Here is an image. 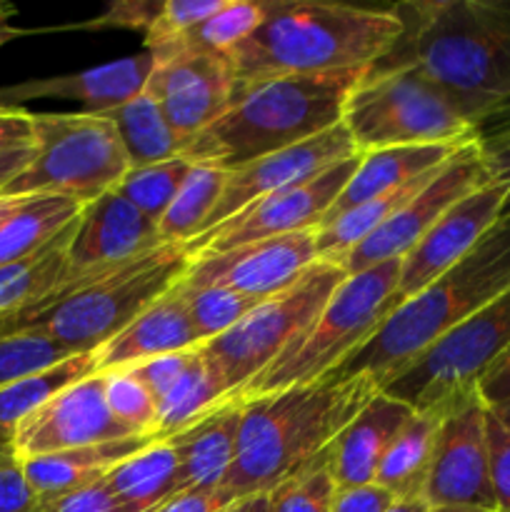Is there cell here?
<instances>
[{
    "mask_svg": "<svg viewBox=\"0 0 510 512\" xmlns=\"http://www.w3.org/2000/svg\"><path fill=\"white\" fill-rule=\"evenodd\" d=\"M230 503L233 500L220 488H188L145 512H223Z\"/></svg>",
    "mask_w": 510,
    "mask_h": 512,
    "instance_id": "cell-47",
    "label": "cell"
},
{
    "mask_svg": "<svg viewBox=\"0 0 510 512\" xmlns=\"http://www.w3.org/2000/svg\"><path fill=\"white\" fill-rule=\"evenodd\" d=\"M223 512H268V493L235 500V503H230Z\"/></svg>",
    "mask_w": 510,
    "mask_h": 512,
    "instance_id": "cell-55",
    "label": "cell"
},
{
    "mask_svg": "<svg viewBox=\"0 0 510 512\" xmlns=\"http://www.w3.org/2000/svg\"><path fill=\"white\" fill-rule=\"evenodd\" d=\"M73 358L70 350L38 333L0 335V388Z\"/></svg>",
    "mask_w": 510,
    "mask_h": 512,
    "instance_id": "cell-39",
    "label": "cell"
},
{
    "mask_svg": "<svg viewBox=\"0 0 510 512\" xmlns=\"http://www.w3.org/2000/svg\"><path fill=\"white\" fill-rule=\"evenodd\" d=\"M195 350H183V353H170V355H160V358L145 360V363L135 365V368H128L135 378L143 383V388L153 395L155 405L158 400L178 383L180 375L185 373V368L190 365V360L195 358Z\"/></svg>",
    "mask_w": 510,
    "mask_h": 512,
    "instance_id": "cell-44",
    "label": "cell"
},
{
    "mask_svg": "<svg viewBox=\"0 0 510 512\" xmlns=\"http://www.w3.org/2000/svg\"><path fill=\"white\" fill-rule=\"evenodd\" d=\"M428 512H498V510H478V508H430Z\"/></svg>",
    "mask_w": 510,
    "mask_h": 512,
    "instance_id": "cell-59",
    "label": "cell"
},
{
    "mask_svg": "<svg viewBox=\"0 0 510 512\" xmlns=\"http://www.w3.org/2000/svg\"><path fill=\"white\" fill-rule=\"evenodd\" d=\"M335 485L330 445L268 493V512H333Z\"/></svg>",
    "mask_w": 510,
    "mask_h": 512,
    "instance_id": "cell-37",
    "label": "cell"
},
{
    "mask_svg": "<svg viewBox=\"0 0 510 512\" xmlns=\"http://www.w3.org/2000/svg\"><path fill=\"white\" fill-rule=\"evenodd\" d=\"M35 148H33V140L30 143H15V145H5L0 148V193L23 173L25 168L30 165L33 160Z\"/></svg>",
    "mask_w": 510,
    "mask_h": 512,
    "instance_id": "cell-51",
    "label": "cell"
},
{
    "mask_svg": "<svg viewBox=\"0 0 510 512\" xmlns=\"http://www.w3.org/2000/svg\"><path fill=\"white\" fill-rule=\"evenodd\" d=\"M443 413L445 405L440 403L405 420L380 460L373 485L383 488L393 500H423Z\"/></svg>",
    "mask_w": 510,
    "mask_h": 512,
    "instance_id": "cell-28",
    "label": "cell"
},
{
    "mask_svg": "<svg viewBox=\"0 0 510 512\" xmlns=\"http://www.w3.org/2000/svg\"><path fill=\"white\" fill-rule=\"evenodd\" d=\"M43 508L45 512H130L128 505L105 483V478L73 490L53 503H45Z\"/></svg>",
    "mask_w": 510,
    "mask_h": 512,
    "instance_id": "cell-45",
    "label": "cell"
},
{
    "mask_svg": "<svg viewBox=\"0 0 510 512\" xmlns=\"http://www.w3.org/2000/svg\"><path fill=\"white\" fill-rule=\"evenodd\" d=\"M118 130L130 168L163 163L183 153V145L170 130L163 110L148 93H138L128 103L103 113Z\"/></svg>",
    "mask_w": 510,
    "mask_h": 512,
    "instance_id": "cell-33",
    "label": "cell"
},
{
    "mask_svg": "<svg viewBox=\"0 0 510 512\" xmlns=\"http://www.w3.org/2000/svg\"><path fill=\"white\" fill-rule=\"evenodd\" d=\"M353 155H358V148H355L345 125L340 123L325 133L315 135V138L305 140V143L265 155V158L253 160L238 170H230L228 178H225L223 195H220L210 218L205 220L200 235L223 225L233 215L243 213L258 200L290 188V185L313 180L315 175L325 173L328 168L353 158Z\"/></svg>",
    "mask_w": 510,
    "mask_h": 512,
    "instance_id": "cell-19",
    "label": "cell"
},
{
    "mask_svg": "<svg viewBox=\"0 0 510 512\" xmlns=\"http://www.w3.org/2000/svg\"><path fill=\"white\" fill-rule=\"evenodd\" d=\"M225 0H163L158 18L145 33V50L153 55L168 50L175 40L183 38L190 28L220 10Z\"/></svg>",
    "mask_w": 510,
    "mask_h": 512,
    "instance_id": "cell-41",
    "label": "cell"
},
{
    "mask_svg": "<svg viewBox=\"0 0 510 512\" xmlns=\"http://www.w3.org/2000/svg\"><path fill=\"white\" fill-rule=\"evenodd\" d=\"M160 245L165 243L158 235V223L110 190L80 213L70 240V280L105 275Z\"/></svg>",
    "mask_w": 510,
    "mask_h": 512,
    "instance_id": "cell-20",
    "label": "cell"
},
{
    "mask_svg": "<svg viewBox=\"0 0 510 512\" xmlns=\"http://www.w3.org/2000/svg\"><path fill=\"white\" fill-rule=\"evenodd\" d=\"M260 8L258 28L228 55L235 93L283 75L368 70L400 33L390 8L370 10L323 0H260Z\"/></svg>",
    "mask_w": 510,
    "mask_h": 512,
    "instance_id": "cell-2",
    "label": "cell"
},
{
    "mask_svg": "<svg viewBox=\"0 0 510 512\" xmlns=\"http://www.w3.org/2000/svg\"><path fill=\"white\" fill-rule=\"evenodd\" d=\"M365 70L328 75H283L233 95L230 108L183 150L193 165L238 170L265 155L305 143L343 123L350 93Z\"/></svg>",
    "mask_w": 510,
    "mask_h": 512,
    "instance_id": "cell-5",
    "label": "cell"
},
{
    "mask_svg": "<svg viewBox=\"0 0 510 512\" xmlns=\"http://www.w3.org/2000/svg\"><path fill=\"white\" fill-rule=\"evenodd\" d=\"M178 288L183 290L185 310H188V318L193 323L195 335H198V343L205 345L210 340L220 338V335L228 333L230 328L240 323L250 310L255 308L263 300L250 298V295L235 293L228 288H183L178 283Z\"/></svg>",
    "mask_w": 510,
    "mask_h": 512,
    "instance_id": "cell-38",
    "label": "cell"
},
{
    "mask_svg": "<svg viewBox=\"0 0 510 512\" xmlns=\"http://www.w3.org/2000/svg\"><path fill=\"white\" fill-rule=\"evenodd\" d=\"M480 150H483L490 175L498 180H505V183L510 185V138L500 140V143H495V145H488V148H483V145H480ZM500 220H510V193H508V200H505V205H503V213H500Z\"/></svg>",
    "mask_w": 510,
    "mask_h": 512,
    "instance_id": "cell-52",
    "label": "cell"
},
{
    "mask_svg": "<svg viewBox=\"0 0 510 512\" xmlns=\"http://www.w3.org/2000/svg\"><path fill=\"white\" fill-rule=\"evenodd\" d=\"M475 138H478V143L483 145V148L510 138V100L500 105L495 113H490L488 118L475 128Z\"/></svg>",
    "mask_w": 510,
    "mask_h": 512,
    "instance_id": "cell-53",
    "label": "cell"
},
{
    "mask_svg": "<svg viewBox=\"0 0 510 512\" xmlns=\"http://www.w3.org/2000/svg\"><path fill=\"white\" fill-rule=\"evenodd\" d=\"M160 8H163V0H115V3H110L98 18L80 25V28H88V30L125 28V30H143L145 35L150 25H153V20L158 18Z\"/></svg>",
    "mask_w": 510,
    "mask_h": 512,
    "instance_id": "cell-43",
    "label": "cell"
},
{
    "mask_svg": "<svg viewBox=\"0 0 510 512\" xmlns=\"http://www.w3.org/2000/svg\"><path fill=\"white\" fill-rule=\"evenodd\" d=\"M20 203H23V198H3V195H0V225L15 213V208H18Z\"/></svg>",
    "mask_w": 510,
    "mask_h": 512,
    "instance_id": "cell-57",
    "label": "cell"
},
{
    "mask_svg": "<svg viewBox=\"0 0 510 512\" xmlns=\"http://www.w3.org/2000/svg\"><path fill=\"white\" fill-rule=\"evenodd\" d=\"M93 373V353L73 355V358L63 360V363L53 365V368H45L40 373H33L28 378H20L0 388V448L13 450L15 433H18L20 423L30 413H35L55 393H60L63 388Z\"/></svg>",
    "mask_w": 510,
    "mask_h": 512,
    "instance_id": "cell-32",
    "label": "cell"
},
{
    "mask_svg": "<svg viewBox=\"0 0 510 512\" xmlns=\"http://www.w3.org/2000/svg\"><path fill=\"white\" fill-rule=\"evenodd\" d=\"M360 163V153L343 163L333 165L325 173L315 175L313 180L290 185L278 190L268 198L258 200L243 213L233 215L218 228L198 235L185 243L190 258L208 253H223V250L238 248V245L258 243V240L280 238V235L303 233V230H318L328 210L343 193L345 183L353 178Z\"/></svg>",
    "mask_w": 510,
    "mask_h": 512,
    "instance_id": "cell-14",
    "label": "cell"
},
{
    "mask_svg": "<svg viewBox=\"0 0 510 512\" xmlns=\"http://www.w3.org/2000/svg\"><path fill=\"white\" fill-rule=\"evenodd\" d=\"M145 93L158 103L183 150L233 103L235 75L228 55L173 53L155 58Z\"/></svg>",
    "mask_w": 510,
    "mask_h": 512,
    "instance_id": "cell-16",
    "label": "cell"
},
{
    "mask_svg": "<svg viewBox=\"0 0 510 512\" xmlns=\"http://www.w3.org/2000/svg\"><path fill=\"white\" fill-rule=\"evenodd\" d=\"M380 390L370 380H320L243 400L238 450L225 475L230 500L270 493L275 485L323 453L340 430Z\"/></svg>",
    "mask_w": 510,
    "mask_h": 512,
    "instance_id": "cell-3",
    "label": "cell"
},
{
    "mask_svg": "<svg viewBox=\"0 0 510 512\" xmlns=\"http://www.w3.org/2000/svg\"><path fill=\"white\" fill-rule=\"evenodd\" d=\"M190 260L185 243H165L105 275L70 280L40 308L0 318V335L38 333L73 355L95 353L175 288Z\"/></svg>",
    "mask_w": 510,
    "mask_h": 512,
    "instance_id": "cell-6",
    "label": "cell"
},
{
    "mask_svg": "<svg viewBox=\"0 0 510 512\" xmlns=\"http://www.w3.org/2000/svg\"><path fill=\"white\" fill-rule=\"evenodd\" d=\"M193 348H200L198 335L185 310L183 290L175 285L158 303L138 315L128 328L120 330L103 348L95 350V373L128 370L145 360Z\"/></svg>",
    "mask_w": 510,
    "mask_h": 512,
    "instance_id": "cell-22",
    "label": "cell"
},
{
    "mask_svg": "<svg viewBox=\"0 0 510 512\" xmlns=\"http://www.w3.org/2000/svg\"><path fill=\"white\" fill-rule=\"evenodd\" d=\"M508 193L510 185L505 180L490 178L488 183L460 198L453 208L445 210L443 218L400 260L395 303H405L455 268L500 223Z\"/></svg>",
    "mask_w": 510,
    "mask_h": 512,
    "instance_id": "cell-17",
    "label": "cell"
},
{
    "mask_svg": "<svg viewBox=\"0 0 510 512\" xmlns=\"http://www.w3.org/2000/svg\"><path fill=\"white\" fill-rule=\"evenodd\" d=\"M228 173L213 165H193L183 188L175 195L173 205L158 223V235L163 243H190L198 238L205 220L223 195Z\"/></svg>",
    "mask_w": 510,
    "mask_h": 512,
    "instance_id": "cell-34",
    "label": "cell"
},
{
    "mask_svg": "<svg viewBox=\"0 0 510 512\" xmlns=\"http://www.w3.org/2000/svg\"><path fill=\"white\" fill-rule=\"evenodd\" d=\"M263 20L260 0H225L220 10L210 18L190 28L180 40H175L168 50L153 55L165 58L173 53H208V55H230Z\"/></svg>",
    "mask_w": 510,
    "mask_h": 512,
    "instance_id": "cell-35",
    "label": "cell"
},
{
    "mask_svg": "<svg viewBox=\"0 0 510 512\" xmlns=\"http://www.w3.org/2000/svg\"><path fill=\"white\" fill-rule=\"evenodd\" d=\"M13 458H15L13 450H3V448H0V465L8 463V460H13Z\"/></svg>",
    "mask_w": 510,
    "mask_h": 512,
    "instance_id": "cell-60",
    "label": "cell"
},
{
    "mask_svg": "<svg viewBox=\"0 0 510 512\" xmlns=\"http://www.w3.org/2000/svg\"><path fill=\"white\" fill-rule=\"evenodd\" d=\"M395 500L378 485H365L355 490H338L333 512H385Z\"/></svg>",
    "mask_w": 510,
    "mask_h": 512,
    "instance_id": "cell-48",
    "label": "cell"
},
{
    "mask_svg": "<svg viewBox=\"0 0 510 512\" xmlns=\"http://www.w3.org/2000/svg\"><path fill=\"white\" fill-rule=\"evenodd\" d=\"M510 350V288L450 330L410 368L395 375L380 393L400 400L410 410H428L478 380Z\"/></svg>",
    "mask_w": 510,
    "mask_h": 512,
    "instance_id": "cell-11",
    "label": "cell"
},
{
    "mask_svg": "<svg viewBox=\"0 0 510 512\" xmlns=\"http://www.w3.org/2000/svg\"><path fill=\"white\" fill-rule=\"evenodd\" d=\"M400 33L368 73L413 70L478 128L510 100V0H403Z\"/></svg>",
    "mask_w": 510,
    "mask_h": 512,
    "instance_id": "cell-1",
    "label": "cell"
},
{
    "mask_svg": "<svg viewBox=\"0 0 510 512\" xmlns=\"http://www.w3.org/2000/svg\"><path fill=\"white\" fill-rule=\"evenodd\" d=\"M398 280L400 260H388L363 273L345 275L318 318L238 398H263L328 378L343 360L363 348L385 318L398 308Z\"/></svg>",
    "mask_w": 510,
    "mask_h": 512,
    "instance_id": "cell-7",
    "label": "cell"
},
{
    "mask_svg": "<svg viewBox=\"0 0 510 512\" xmlns=\"http://www.w3.org/2000/svg\"><path fill=\"white\" fill-rule=\"evenodd\" d=\"M105 378V403L120 425L135 435L155 438V400L130 370H110Z\"/></svg>",
    "mask_w": 510,
    "mask_h": 512,
    "instance_id": "cell-40",
    "label": "cell"
},
{
    "mask_svg": "<svg viewBox=\"0 0 510 512\" xmlns=\"http://www.w3.org/2000/svg\"><path fill=\"white\" fill-rule=\"evenodd\" d=\"M0 512H45L43 500L25 480L18 458L0 465Z\"/></svg>",
    "mask_w": 510,
    "mask_h": 512,
    "instance_id": "cell-46",
    "label": "cell"
},
{
    "mask_svg": "<svg viewBox=\"0 0 510 512\" xmlns=\"http://www.w3.org/2000/svg\"><path fill=\"white\" fill-rule=\"evenodd\" d=\"M78 218L33 255L0 268V318H13L40 308L63 290L70 280L68 255Z\"/></svg>",
    "mask_w": 510,
    "mask_h": 512,
    "instance_id": "cell-27",
    "label": "cell"
},
{
    "mask_svg": "<svg viewBox=\"0 0 510 512\" xmlns=\"http://www.w3.org/2000/svg\"><path fill=\"white\" fill-rule=\"evenodd\" d=\"M445 413L435 435L433 463L423 500L428 508H495L490 485L485 415L488 405L478 388L445 400Z\"/></svg>",
    "mask_w": 510,
    "mask_h": 512,
    "instance_id": "cell-13",
    "label": "cell"
},
{
    "mask_svg": "<svg viewBox=\"0 0 510 512\" xmlns=\"http://www.w3.org/2000/svg\"><path fill=\"white\" fill-rule=\"evenodd\" d=\"M343 280L338 265L318 260L293 285L255 305L235 328L200 345V355L218 370L228 393L238 398L318 318Z\"/></svg>",
    "mask_w": 510,
    "mask_h": 512,
    "instance_id": "cell-10",
    "label": "cell"
},
{
    "mask_svg": "<svg viewBox=\"0 0 510 512\" xmlns=\"http://www.w3.org/2000/svg\"><path fill=\"white\" fill-rule=\"evenodd\" d=\"M158 438L153 435H135V438L113 440V443L85 445V448L63 450V453L40 455V458L20 460L25 480L33 493L45 503L63 498L73 490L103 480L115 465L128 460L138 450L148 448Z\"/></svg>",
    "mask_w": 510,
    "mask_h": 512,
    "instance_id": "cell-25",
    "label": "cell"
},
{
    "mask_svg": "<svg viewBox=\"0 0 510 512\" xmlns=\"http://www.w3.org/2000/svg\"><path fill=\"white\" fill-rule=\"evenodd\" d=\"M413 413L415 410L385 393L373 395L360 408V413L330 443V473L338 490H355L375 483L385 450Z\"/></svg>",
    "mask_w": 510,
    "mask_h": 512,
    "instance_id": "cell-23",
    "label": "cell"
},
{
    "mask_svg": "<svg viewBox=\"0 0 510 512\" xmlns=\"http://www.w3.org/2000/svg\"><path fill=\"white\" fill-rule=\"evenodd\" d=\"M243 400L230 398L180 433L165 438L180 468V488H220L238 450Z\"/></svg>",
    "mask_w": 510,
    "mask_h": 512,
    "instance_id": "cell-24",
    "label": "cell"
},
{
    "mask_svg": "<svg viewBox=\"0 0 510 512\" xmlns=\"http://www.w3.org/2000/svg\"><path fill=\"white\" fill-rule=\"evenodd\" d=\"M35 155L3 198L60 195L88 205L130 170L118 130L105 115L33 113Z\"/></svg>",
    "mask_w": 510,
    "mask_h": 512,
    "instance_id": "cell-8",
    "label": "cell"
},
{
    "mask_svg": "<svg viewBox=\"0 0 510 512\" xmlns=\"http://www.w3.org/2000/svg\"><path fill=\"white\" fill-rule=\"evenodd\" d=\"M510 288V220H500L455 268L400 303L328 380L365 378L383 390L425 350ZM325 380V378H323Z\"/></svg>",
    "mask_w": 510,
    "mask_h": 512,
    "instance_id": "cell-4",
    "label": "cell"
},
{
    "mask_svg": "<svg viewBox=\"0 0 510 512\" xmlns=\"http://www.w3.org/2000/svg\"><path fill=\"white\" fill-rule=\"evenodd\" d=\"M125 438H135V433L113 418L105 403L103 373H93L30 413L15 433L13 453L18 460H30Z\"/></svg>",
    "mask_w": 510,
    "mask_h": 512,
    "instance_id": "cell-18",
    "label": "cell"
},
{
    "mask_svg": "<svg viewBox=\"0 0 510 512\" xmlns=\"http://www.w3.org/2000/svg\"><path fill=\"white\" fill-rule=\"evenodd\" d=\"M105 483L113 488V493L128 505L130 512H145L158 503L168 500L180 488V468L173 448L165 440H155L148 448L138 450L115 465Z\"/></svg>",
    "mask_w": 510,
    "mask_h": 512,
    "instance_id": "cell-29",
    "label": "cell"
},
{
    "mask_svg": "<svg viewBox=\"0 0 510 512\" xmlns=\"http://www.w3.org/2000/svg\"><path fill=\"white\" fill-rule=\"evenodd\" d=\"M85 205L60 195H28L0 225V268L28 258L73 223Z\"/></svg>",
    "mask_w": 510,
    "mask_h": 512,
    "instance_id": "cell-30",
    "label": "cell"
},
{
    "mask_svg": "<svg viewBox=\"0 0 510 512\" xmlns=\"http://www.w3.org/2000/svg\"><path fill=\"white\" fill-rule=\"evenodd\" d=\"M428 503L425 500H395L385 512H428Z\"/></svg>",
    "mask_w": 510,
    "mask_h": 512,
    "instance_id": "cell-56",
    "label": "cell"
},
{
    "mask_svg": "<svg viewBox=\"0 0 510 512\" xmlns=\"http://www.w3.org/2000/svg\"><path fill=\"white\" fill-rule=\"evenodd\" d=\"M463 145H423V148H385L373 150V153H360V163L353 178L345 183L343 193L338 195V200L320 225L330 223V220L348 213L365 200H373L388 190L420 178V175L433 173L440 165L448 163L455 150L463 148Z\"/></svg>",
    "mask_w": 510,
    "mask_h": 512,
    "instance_id": "cell-26",
    "label": "cell"
},
{
    "mask_svg": "<svg viewBox=\"0 0 510 512\" xmlns=\"http://www.w3.org/2000/svg\"><path fill=\"white\" fill-rule=\"evenodd\" d=\"M13 15H15L13 5L0 3V48H3V45H8L10 40L20 38V35L25 33V30L15 28V25L10 23V18H13Z\"/></svg>",
    "mask_w": 510,
    "mask_h": 512,
    "instance_id": "cell-54",
    "label": "cell"
},
{
    "mask_svg": "<svg viewBox=\"0 0 510 512\" xmlns=\"http://www.w3.org/2000/svg\"><path fill=\"white\" fill-rule=\"evenodd\" d=\"M33 140V113L25 108H0V148Z\"/></svg>",
    "mask_w": 510,
    "mask_h": 512,
    "instance_id": "cell-50",
    "label": "cell"
},
{
    "mask_svg": "<svg viewBox=\"0 0 510 512\" xmlns=\"http://www.w3.org/2000/svg\"><path fill=\"white\" fill-rule=\"evenodd\" d=\"M230 398L233 395L228 393L218 370L200 355V350H195V358L190 360L178 383L155 405V438L165 440L180 433Z\"/></svg>",
    "mask_w": 510,
    "mask_h": 512,
    "instance_id": "cell-31",
    "label": "cell"
},
{
    "mask_svg": "<svg viewBox=\"0 0 510 512\" xmlns=\"http://www.w3.org/2000/svg\"><path fill=\"white\" fill-rule=\"evenodd\" d=\"M493 178L485 163L478 140H470L463 148L455 150L453 158L435 170L433 178L413 195L405 205L395 210L390 220H385L378 230L368 235L363 243L355 245L338 263L345 275L363 273L388 260H403L423 235L438 223L445 210L453 208L470 190L480 188Z\"/></svg>",
    "mask_w": 510,
    "mask_h": 512,
    "instance_id": "cell-12",
    "label": "cell"
},
{
    "mask_svg": "<svg viewBox=\"0 0 510 512\" xmlns=\"http://www.w3.org/2000/svg\"><path fill=\"white\" fill-rule=\"evenodd\" d=\"M318 263V230L280 235L238 245L223 253L198 255L190 260L180 285L193 288H228L250 298L268 300L293 285Z\"/></svg>",
    "mask_w": 510,
    "mask_h": 512,
    "instance_id": "cell-15",
    "label": "cell"
},
{
    "mask_svg": "<svg viewBox=\"0 0 510 512\" xmlns=\"http://www.w3.org/2000/svg\"><path fill=\"white\" fill-rule=\"evenodd\" d=\"M153 68V53L143 50L130 58L113 60V63L80 70V73L25 80L10 88H0V108H23L28 100L63 98L83 103V113L103 115L143 93Z\"/></svg>",
    "mask_w": 510,
    "mask_h": 512,
    "instance_id": "cell-21",
    "label": "cell"
},
{
    "mask_svg": "<svg viewBox=\"0 0 510 512\" xmlns=\"http://www.w3.org/2000/svg\"><path fill=\"white\" fill-rule=\"evenodd\" d=\"M190 170H193V163L185 160L183 155H175V158L163 160V163L130 168L123 175V180L115 185V193L123 195L145 218L160 223L170 205H173L178 190L183 188Z\"/></svg>",
    "mask_w": 510,
    "mask_h": 512,
    "instance_id": "cell-36",
    "label": "cell"
},
{
    "mask_svg": "<svg viewBox=\"0 0 510 512\" xmlns=\"http://www.w3.org/2000/svg\"><path fill=\"white\" fill-rule=\"evenodd\" d=\"M485 438H488V465L495 508L498 512H510V430L490 408L485 415Z\"/></svg>",
    "mask_w": 510,
    "mask_h": 512,
    "instance_id": "cell-42",
    "label": "cell"
},
{
    "mask_svg": "<svg viewBox=\"0 0 510 512\" xmlns=\"http://www.w3.org/2000/svg\"><path fill=\"white\" fill-rule=\"evenodd\" d=\"M478 393L488 408H498L510 400V350L478 380Z\"/></svg>",
    "mask_w": 510,
    "mask_h": 512,
    "instance_id": "cell-49",
    "label": "cell"
},
{
    "mask_svg": "<svg viewBox=\"0 0 510 512\" xmlns=\"http://www.w3.org/2000/svg\"><path fill=\"white\" fill-rule=\"evenodd\" d=\"M343 125L358 153L478 140L473 123L413 70H365L345 103Z\"/></svg>",
    "mask_w": 510,
    "mask_h": 512,
    "instance_id": "cell-9",
    "label": "cell"
},
{
    "mask_svg": "<svg viewBox=\"0 0 510 512\" xmlns=\"http://www.w3.org/2000/svg\"><path fill=\"white\" fill-rule=\"evenodd\" d=\"M490 410H493V413L498 415L500 420H503V425H505V428L510 430V400H505L503 405H498V408H490Z\"/></svg>",
    "mask_w": 510,
    "mask_h": 512,
    "instance_id": "cell-58",
    "label": "cell"
}]
</instances>
